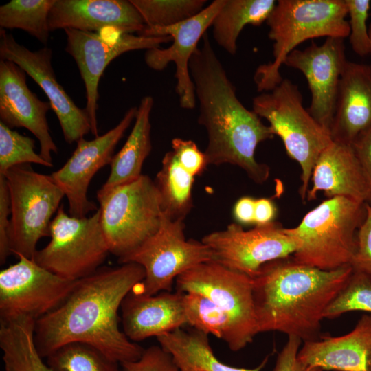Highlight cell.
<instances>
[{"label":"cell","instance_id":"9","mask_svg":"<svg viewBox=\"0 0 371 371\" xmlns=\"http://www.w3.org/2000/svg\"><path fill=\"white\" fill-rule=\"evenodd\" d=\"M49 243L37 249L33 260L67 279L78 280L98 269L106 260L109 245L98 210L91 216H70L60 205L49 227Z\"/></svg>","mask_w":371,"mask_h":371},{"label":"cell","instance_id":"43","mask_svg":"<svg viewBox=\"0 0 371 371\" xmlns=\"http://www.w3.org/2000/svg\"><path fill=\"white\" fill-rule=\"evenodd\" d=\"M255 200L248 196L240 198L234 204L233 215L237 223L254 224Z\"/></svg>","mask_w":371,"mask_h":371},{"label":"cell","instance_id":"3","mask_svg":"<svg viewBox=\"0 0 371 371\" xmlns=\"http://www.w3.org/2000/svg\"><path fill=\"white\" fill-rule=\"evenodd\" d=\"M189 70L199 105L198 122L207 131L208 161L229 163L251 155L265 139L267 126L238 100L207 33L191 57Z\"/></svg>","mask_w":371,"mask_h":371},{"label":"cell","instance_id":"12","mask_svg":"<svg viewBox=\"0 0 371 371\" xmlns=\"http://www.w3.org/2000/svg\"><path fill=\"white\" fill-rule=\"evenodd\" d=\"M18 262L0 272V321L28 317L36 322L66 299L77 280L61 277L18 256Z\"/></svg>","mask_w":371,"mask_h":371},{"label":"cell","instance_id":"34","mask_svg":"<svg viewBox=\"0 0 371 371\" xmlns=\"http://www.w3.org/2000/svg\"><path fill=\"white\" fill-rule=\"evenodd\" d=\"M34 139L23 135L0 122V175L20 165L36 164L46 167L53 164L46 161L34 150Z\"/></svg>","mask_w":371,"mask_h":371},{"label":"cell","instance_id":"19","mask_svg":"<svg viewBox=\"0 0 371 371\" xmlns=\"http://www.w3.org/2000/svg\"><path fill=\"white\" fill-rule=\"evenodd\" d=\"M26 73L10 60H0V122L10 128L23 127L38 140L40 155L53 164L58 148L47 119L49 102L41 100L27 87Z\"/></svg>","mask_w":371,"mask_h":371},{"label":"cell","instance_id":"26","mask_svg":"<svg viewBox=\"0 0 371 371\" xmlns=\"http://www.w3.org/2000/svg\"><path fill=\"white\" fill-rule=\"evenodd\" d=\"M153 104L150 95L141 100L134 126L122 148L113 155L110 175L102 188L129 183L142 175L143 164L152 150L150 116Z\"/></svg>","mask_w":371,"mask_h":371},{"label":"cell","instance_id":"4","mask_svg":"<svg viewBox=\"0 0 371 371\" xmlns=\"http://www.w3.org/2000/svg\"><path fill=\"white\" fill-rule=\"evenodd\" d=\"M345 0H279L266 21L273 41V60L260 65L254 74L258 91L267 92L283 78L280 69L287 56L308 39L345 38L350 34Z\"/></svg>","mask_w":371,"mask_h":371},{"label":"cell","instance_id":"16","mask_svg":"<svg viewBox=\"0 0 371 371\" xmlns=\"http://www.w3.org/2000/svg\"><path fill=\"white\" fill-rule=\"evenodd\" d=\"M225 2V0H214L199 14L186 21L167 27H145L137 34L143 36L172 37V43L168 48L147 49L144 60L148 67L155 71L164 70L171 62L175 64V91L182 109H192L195 106L196 98L189 70L190 60Z\"/></svg>","mask_w":371,"mask_h":371},{"label":"cell","instance_id":"44","mask_svg":"<svg viewBox=\"0 0 371 371\" xmlns=\"http://www.w3.org/2000/svg\"><path fill=\"white\" fill-rule=\"evenodd\" d=\"M277 214L275 203L267 198L255 200L254 224L264 225L273 222Z\"/></svg>","mask_w":371,"mask_h":371},{"label":"cell","instance_id":"18","mask_svg":"<svg viewBox=\"0 0 371 371\" xmlns=\"http://www.w3.org/2000/svg\"><path fill=\"white\" fill-rule=\"evenodd\" d=\"M347 61L344 38L328 37L320 45L312 41L304 49H294L283 63L304 74L311 96L308 111L329 132Z\"/></svg>","mask_w":371,"mask_h":371},{"label":"cell","instance_id":"7","mask_svg":"<svg viewBox=\"0 0 371 371\" xmlns=\"http://www.w3.org/2000/svg\"><path fill=\"white\" fill-rule=\"evenodd\" d=\"M100 223L109 252L118 260L139 247L159 229L163 217L154 180L142 175L127 183L96 194Z\"/></svg>","mask_w":371,"mask_h":371},{"label":"cell","instance_id":"45","mask_svg":"<svg viewBox=\"0 0 371 371\" xmlns=\"http://www.w3.org/2000/svg\"><path fill=\"white\" fill-rule=\"evenodd\" d=\"M368 32H369V36H370V54H371V23L368 27Z\"/></svg>","mask_w":371,"mask_h":371},{"label":"cell","instance_id":"23","mask_svg":"<svg viewBox=\"0 0 371 371\" xmlns=\"http://www.w3.org/2000/svg\"><path fill=\"white\" fill-rule=\"evenodd\" d=\"M312 188L306 200L323 192L328 198L342 196L367 203L369 188L353 146L333 140L321 153L313 167Z\"/></svg>","mask_w":371,"mask_h":371},{"label":"cell","instance_id":"21","mask_svg":"<svg viewBox=\"0 0 371 371\" xmlns=\"http://www.w3.org/2000/svg\"><path fill=\"white\" fill-rule=\"evenodd\" d=\"M183 292L162 291L154 295L131 291L121 305L122 330L133 342L158 337L188 325Z\"/></svg>","mask_w":371,"mask_h":371},{"label":"cell","instance_id":"28","mask_svg":"<svg viewBox=\"0 0 371 371\" xmlns=\"http://www.w3.org/2000/svg\"><path fill=\"white\" fill-rule=\"evenodd\" d=\"M35 323L28 317L0 321V348L5 371H52L36 349Z\"/></svg>","mask_w":371,"mask_h":371},{"label":"cell","instance_id":"10","mask_svg":"<svg viewBox=\"0 0 371 371\" xmlns=\"http://www.w3.org/2000/svg\"><path fill=\"white\" fill-rule=\"evenodd\" d=\"M184 221H174L163 214L157 232L136 249L118 260L134 262L145 272L135 289L146 295L172 291L177 278L193 267L214 259L210 247L202 241L186 239Z\"/></svg>","mask_w":371,"mask_h":371},{"label":"cell","instance_id":"1","mask_svg":"<svg viewBox=\"0 0 371 371\" xmlns=\"http://www.w3.org/2000/svg\"><path fill=\"white\" fill-rule=\"evenodd\" d=\"M144 276L141 265L127 262L100 267L77 280L62 304L35 323L34 342L41 357L64 344L82 342L120 364L139 359L144 349L120 329L117 313Z\"/></svg>","mask_w":371,"mask_h":371},{"label":"cell","instance_id":"37","mask_svg":"<svg viewBox=\"0 0 371 371\" xmlns=\"http://www.w3.org/2000/svg\"><path fill=\"white\" fill-rule=\"evenodd\" d=\"M366 216L358 229L356 247L350 265L353 271L371 279V205H366Z\"/></svg>","mask_w":371,"mask_h":371},{"label":"cell","instance_id":"2","mask_svg":"<svg viewBox=\"0 0 371 371\" xmlns=\"http://www.w3.org/2000/svg\"><path fill=\"white\" fill-rule=\"evenodd\" d=\"M352 271L350 265L322 270L291 256L262 265L252 278L259 333L280 332L302 342L319 339L324 313Z\"/></svg>","mask_w":371,"mask_h":371},{"label":"cell","instance_id":"24","mask_svg":"<svg viewBox=\"0 0 371 371\" xmlns=\"http://www.w3.org/2000/svg\"><path fill=\"white\" fill-rule=\"evenodd\" d=\"M371 128V64L347 61L330 128L334 141L350 144Z\"/></svg>","mask_w":371,"mask_h":371},{"label":"cell","instance_id":"40","mask_svg":"<svg viewBox=\"0 0 371 371\" xmlns=\"http://www.w3.org/2000/svg\"><path fill=\"white\" fill-rule=\"evenodd\" d=\"M302 341L290 336L278 354L273 371H324L302 363L297 357Z\"/></svg>","mask_w":371,"mask_h":371},{"label":"cell","instance_id":"20","mask_svg":"<svg viewBox=\"0 0 371 371\" xmlns=\"http://www.w3.org/2000/svg\"><path fill=\"white\" fill-rule=\"evenodd\" d=\"M48 24L50 32L74 29L97 32L115 28L124 33L138 34L146 27L130 0H56Z\"/></svg>","mask_w":371,"mask_h":371},{"label":"cell","instance_id":"41","mask_svg":"<svg viewBox=\"0 0 371 371\" xmlns=\"http://www.w3.org/2000/svg\"><path fill=\"white\" fill-rule=\"evenodd\" d=\"M11 207L8 184L5 176L0 175V264L3 265L12 253L10 249L8 230Z\"/></svg>","mask_w":371,"mask_h":371},{"label":"cell","instance_id":"25","mask_svg":"<svg viewBox=\"0 0 371 371\" xmlns=\"http://www.w3.org/2000/svg\"><path fill=\"white\" fill-rule=\"evenodd\" d=\"M159 346L172 358L179 371H261L269 356L254 368L228 366L219 361L210 346L208 335L194 328H182L156 337Z\"/></svg>","mask_w":371,"mask_h":371},{"label":"cell","instance_id":"32","mask_svg":"<svg viewBox=\"0 0 371 371\" xmlns=\"http://www.w3.org/2000/svg\"><path fill=\"white\" fill-rule=\"evenodd\" d=\"M46 358L52 371H119L117 361L82 342L64 344Z\"/></svg>","mask_w":371,"mask_h":371},{"label":"cell","instance_id":"8","mask_svg":"<svg viewBox=\"0 0 371 371\" xmlns=\"http://www.w3.org/2000/svg\"><path fill=\"white\" fill-rule=\"evenodd\" d=\"M3 176L10 200L8 237L11 253L33 259L38 240L49 236L52 216L65 194L50 175L35 172L30 164L14 166Z\"/></svg>","mask_w":371,"mask_h":371},{"label":"cell","instance_id":"39","mask_svg":"<svg viewBox=\"0 0 371 371\" xmlns=\"http://www.w3.org/2000/svg\"><path fill=\"white\" fill-rule=\"evenodd\" d=\"M172 151L181 166L193 177L199 176L209 165L204 152L190 139L179 137L171 142Z\"/></svg>","mask_w":371,"mask_h":371},{"label":"cell","instance_id":"31","mask_svg":"<svg viewBox=\"0 0 371 371\" xmlns=\"http://www.w3.org/2000/svg\"><path fill=\"white\" fill-rule=\"evenodd\" d=\"M56 0H12L0 7L1 29H20L47 45L48 16Z\"/></svg>","mask_w":371,"mask_h":371},{"label":"cell","instance_id":"29","mask_svg":"<svg viewBox=\"0 0 371 371\" xmlns=\"http://www.w3.org/2000/svg\"><path fill=\"white\" fill-rule=\"evenodd\" d=\"M194 177L186 170L173 152H167L154 180L161 198L164 215L171 220L184 221L193 207Z\"/></svg>","mask_w":371,"mask_h":371},{"label":"cell","instance_id":"35","mask_svg":"<svg viewBox=\"0 0 371 371\" xmlns=\"http://www.w3.org/2000/svg\"><path fill=\"white\" fill-rule=\"evenodd\" d=\"M356 311L371 314V279L352 271L344 287L327 307L324 318L335 319Z\"/></svg>","mask_w":371,"mask_h":371},{"label":"cell","instance_id":"17","mask_svg":"<svg viewBox=\"0 0 371 371\" xmlns=\"http://www.w3.org/2000/svg\"><path fill=\"white\" fill-rule=\"evenodd\" d=\"M1 60L20 67L43 89L56 114L65 142H77L91 132L89 116L79 108L58 83L52 64V50L44 47L32 51L19 44L12 34L0 30Z\"/></svg>","mask_w":371,"mask_h":371},{"label":"cell","instance_id":"5","mask_svg":"<svg viewBox=\"0 0 371 371\" xmlns=\"http://www.w3.org/2000/svg\"><path fill=\"white\" fill-rule=\"evenodd\" d=\"M366 205L342 196L323 201L308 212L297 226L285 228L297 245L291 258L326 271L350 265L357 233L366 216Z\"/></svg>","mask_w":371,"mask_h":371},{"label":"cell","instance_id":"33","mask_svg":"<svg viewBox=\"0 0 371 371\" xmlns=\"http://www.w3.org/2000/svg\"><path fill=\"white\" fill-rule=\"evenodd\" d=\"M141 14L146 27L170 26L196 15L205 0H130Z\"/></svg>","mask_w":371,"mask_h":371},{"label":"cell","instance_id":"14","mask_svg":"<svg viewBox=\"0 0 371 371\" xmlns=\"http://www.w3.org/2000/svg\"><path fill=\"white\" fill-rule=\"evenodd\" d=\"M201 241L212 251L214 260L251 278L265 264L289 258L297 249L285 228L274 221L249 230L233 223L206 234Z\"/></svg>","mask_w":371,"mask_h":371},{"label":"cell","instance_id":"6","mask_svg":"<svg viewBox=\"0 0 371 371\" xmlns=\"http://www.w3.org/2000/svg\"><path fill=\"white\" fill-rule=\"evenodd\" d=\"M297 85L288 78L272 90L253 99V111L269 123L280 137L290 158L301 168L299 193L306 200L313 167L319 155L333 141L330 133L320 125L303 105Z\"/></svg>","mask_w":371,"mask_h":371},{"label":"cell","instance_id":"13","mask_svg":"<svg viewBox=\"0 0 371 371\" xmlns=\"http://www.w3.org/2000/svg\"><path fill=\"white\" fill-rule=\"evenodd\" d=\"M177 291L209 299L231 319L246 346L259 333L253 297V279L212 260L179 276Z\"/></svg>","mask_w":371,"mask_h":371},{"label":"cell","instance_id":"30","mask_svg":"<svg viewBox=\"0 0 371 371\" xmlns=\"http://www.w3.org/2000/svg\"><path fill=\"white\" fill-rule=\"evenodd\" d=\"M183 306L187 324L192 328L222 339L234 352L246 347L231 319L207 297L184 293Z\"/></svg>","mask_w":371,"mask_h":371},{"label":"cell","instance_id":"22","mask_svg":"<svg viewBox=\"0 0 371 371\" xmlns=\"http://www.w3.org/2000/svg\"><path fill=\"white\" fill-rule=\"evenodd\" d=\"M304 363L323 370L371 371V314H363L344 335H321L303 342L297 355Z\"/></svg>","mask_w":371,"mask_h":371},{"label":"cell","instance_id":"27","mask_svg":"<svg viewBox=\"0 0 371 371\" xmlns=\"http://www.w3.org/2000/svg\"><path fill=\"white\" fill-rule=\"evenodd\" d=\"M276 3L274 0H225L212 23L214 41L227 53L235 54L243 29L266 22Z\"/></svg>","mask_w":371,"mask_h":371},{"label":"cell","instance_id":"11","mask_svg":"<svg viewBox=\"0 0 371 371\" xmlns=\"http://www.w3.org/2000/svg\"><path fill=\"white\" fill-rule=\"evenodd\" d=\"M64 30L67 36L65 49L76 61L85 84L87 100L85 109L89 118L91 133L98 137V88L106 67L124 53L160 47L161 44L172 41V37L134 35L115 28H105L97 32Z\"/></svg>","mask_w":371,"mask_h":371},{"label":"cell","instance_id":"15","mask_svg":"<svg viewBox=\"0 0 371 371\" xmlns=\"http://www.w3.org/2000/svg\"><path fill=\"white\" fill-rule=\"evenodd\" d=\"M137 112V106L131 107L121 121L106 133L91 140L80 139L66 163L51 173L67 197L70 216L82 218L98 210L87 197L89 183L100 169L110 164L117 144L135 119Z\"/></svg>","mask_w":371,"mask_h":371},{"label":"cell","instance_id":"42","mask_svg":"<svg viewBox=\"0 0 371 371\" xmlns=\"http://www.w3.org/2000/svg\"><path fill=\"white\" fill-rule=\"evenodd\" d=\"M369 188L368 204L371 205V128L363 133L352 144Z\"/></svg>","mask_w":371,"mask_h":371},{"label":"cell","instance_id":"36","mask_svg":"<svg viewBox=\"0 0 371 371\" xmlns=\"http://www.w3.org/2000/svg\"><path fill=\"white\" fill-rule=\"evenodd\" d=\"M349 15V42L360 56L370 54V40L366 21L370 9V0H345Z\"/></svg>","mask_w":371,"mask_h":371},{"label":"cell","instance_id":"38","mask_svg":"<svg viewBox=\"0 0 371 371\" xmlns=\"http://www.w3.org/2000/svg\"><path fill=\"white\" fill-rule=\"evenodd\" d=\"M121 366L124 371H179L172 356L156 345L144 350L137 360L126 361Z\"/></svg>","mask_w":371,"mask_h":371}]
</instances>
